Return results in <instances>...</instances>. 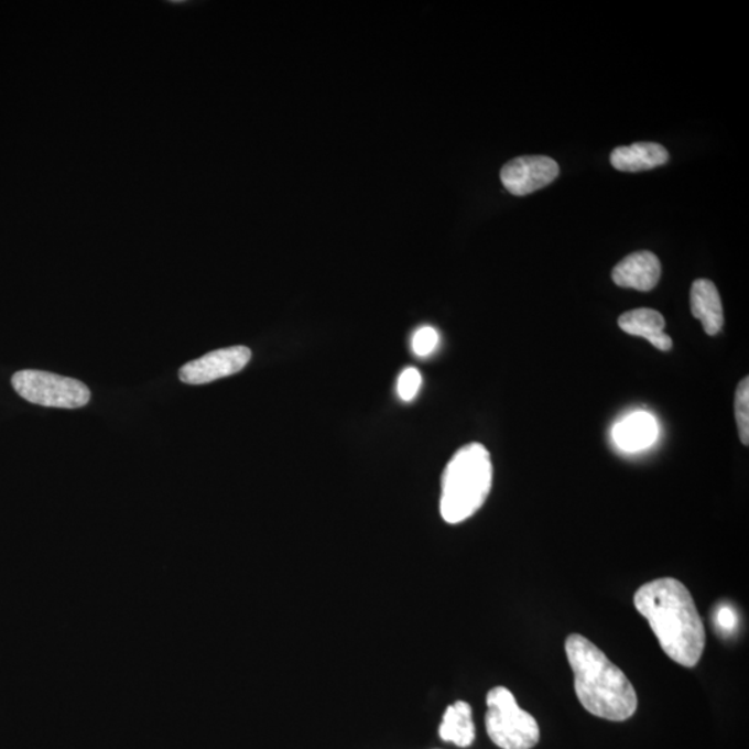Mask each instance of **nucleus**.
Listing matches in <instances>:
<instances>
[{
    "label": "nucleus",
    "instance_id": "nucleus-2",
    "mask_svg": "<svg viewBox=\"0 0 749 749\" xmlns=\"http://www.w3.org/2000/svg\"><path fill=\"white\" fill-rule=\"evenodd\" d=\"M566 656L575 674V692L583 708L598 718L623 721L637 710V694L626 674L597 645L571 634Z\"/></svg>",
    "mask_w": 749,
    "mask_h": 749
},
{
    "label": "nucleus",
    "instance_id": "nucleus-17",
    "mask_svg": "<svg viewBox=\"0 0 749 749\" xmlns=\"http://www.w3.org/2000/svg\"><path fill=\"white\" fill-rule=\"evenodd\" d=\"M716 623H718L720 630L730 633L731 630L736 629L737 615L730 607H721L716 615Z\"/></svg>",
    "mask_w": 749,
    "mask_h": 749
},
{
    "label": "nucleus",
    "instance_id": "nucleus-15",
    "mask_svg": "<svg viewBox=\"0 0 749 749\" xmlns=\"http://www.w3.org/2000/svg\"><path fill=\"white\" fill-rule=\"evenodd\" d=\"M422 384L421 372L416 368H406L401 372L398 392L401 400L411 401L419 394Z\"/></svg>",
    "mask_w": 749,
    "mask_h": 749
},
{
    "label": "nucleus",
    "instance_id": "nucleus-12",
    "mask_svg": "<svg viewBox=\"0 0 749 749\" xmlns=\"http://www.w3.org/2000/svg\"><path fill=\"white\" fill-rule=\"evenodd\" d=\"M669 153L662 144L654 142H637L630 146H620L611 153V164L623 173H639L666 164Z\"/></svg>",
    "mask_w": 749,
    "mask_h": 749
},
{
    "label": "nucleus",
    "instance_id": "nucleus-8",
    "mask_svg": "<svg viewBox=\"0 0 749 749\" xmlns=\"http://www.w3.org/2000/svg\"><path fill=\"white\" fill-rule=\"evenodd\" d=\"M661 278V261L651 251H636L615 267L612 280L620 287L650 292Z\"/></svg>",
    "mask_w": 749,
    "mask_h": 749
},
{
    "label": "nucleus",
    "instance_id": "nucleus-13",
    "mask_svg": "<svg viewBox=\"0 0 749 749\" xmlns=\"http://www.w3.org/2000/svg\"><path fill=\"white\" fill-rule=\"evenodd\" d=\"M438 736L443 741L456 743L467 748L475 741L476 730L473 719V708L465 701H457L444 712Z\"/></svg>",
    "mask_w": 749,
    "mask_h": 749
},
{
    "label": "nucleus",
    "instance_id": "nucleus-10",
    "mask_svg": "<svg viewBox=\"0 0 749 749\" xmlns=\"http://www.w3.org/2000/svg\"><path fill=\"white\" fill-rule=\"evenodd\" d=\"M612 436L615 443L625 452H641V449L649 448L655 443L658 436L656 421L649 412H634L614 427Z\"/></svg>",
    "mask_w": 749,
    "mask_h": 749
},
{
    "label": "nucleus",
    "instance_id": "nucleus-4",
    "mask_svg": "<svg viewBox=\"0 0 749 749\" xmlns=\"http://www.w3.org/2000/svg\"><path fill=\"white\" fill-rule=\"evenodd\" d=\"M486 730L490 740L501 749H532L540 740L536 719L519 708L507 687L491 688L486 698Z\"/></svg>",
    "mask_w": 749,
    "mask_h": 749
},
{
    "label": "nucleus",
    "instance_id": "nucleus-16",
    "mask_svg": "<svg viewBox=\"0 0 749 749\" xmlns=\"http://www.w3.org/2000/svg\"><path fill=\"white\" fill-rule=\"evenodd\" d=\"M438 344V334L436 329L431 326H424L415 332L412 337V350L419 357H427L436 349Z\"/></svg>",
    "mask_w": 749,
    "mask_h": 749
},
{
    "label": "nucleus",
    "instance_id": "nucleus-6",
    "mask_svg": "<svg viewBox=\"0 0 749 749\" xmlns=\"http://www.w3.org/2000/svg\"><path fill=\"white\" fill-rule=\"evenodd\" d=\"M250 360L249 347H227L185 363L180 369V379L186 384L210 383L242 371Z\"/></svg>",
    "mask_w": 749,
    "mask_h": 749
},
{
    "label": "nucleus",
    "instance_id": "nucleus-9",
    "mask_svg": "<svg viewBox=\"0 0 749 749\" xmlns=\"http://www.w3.org/2000/svg\"><path fill=\"white\" fill-rule=\"evenodd\" d=\"M618 324L626 334L644 337L656 349L662 351L672 349V337L663 332L666 325L665 318L655 310H631V312L620 315Z\"/></svg>",
    "mask_w": 749,
    "mask_h": 749
},
{
    "label": "nucleus",
    "instance_id": "nucleus-1",
    "mask_svg": "<svg viewBox=\"0 0 749 749\" xmlns=\"http://www.w3.org/2000/svg\"><path fill=\"white\" fill-rule=\"evenodd\" d=\"M634 606L649 620L663 652L679 665L693 667L703 656L705 628L688 588L673 577L645 583Z\"/></svg>",
    "mask_w": 749,
    "mask_h": 749
},
{
    "label": "nucleus",
    "instance_id": "nucleus-7",
    "mask_svg": "<svg viewBox=\"0 0 749 749\" xmlns=\"http://www.w3.org/2000/svg\"><path fill=\"white\" fill-rule=\"evenodd\" d=\"M560 175V165L545 156L511 160L501 170V182L511 195L527 196L547 186Z\"/></svg>",
    "mask_w": 749,
    "mask_h": 749
},
{
    "label": "nucleus",
    "instance_id": "nucleus-3",
    "mask_svg": "<svg viewBox=\"0 0 749 749\" xmlns=\"http://www.w3.org/2000/svg\"><path fill=\"white\" fill-rule=\"evenodd\" d=\"M493 484V465L484 444L470 443L449 459L442 476L441 513L444 521H467L484 507Z\"/></svg>",
    "mask_w": 749,
    "mask_h": 749
},
{
    "label": "nucleus",
    "instance_id": "nucleus-14",
    "mask_svg": "<svg viewBox=\"0 0 749 749\" xmlns=\"http://www.w3.org/2000/svg\"><path fill=\"white\" fill-rule=\"evenodd\" d=\"M736 421L743 446L749 444V378H743L736 390Z\"/></svg>",
    "mask_w": 749,
    "mask_h": 749
},
{
    "label": "nucleus",
    "instance_id": "nucleus-11",
    "mask_svg": "<svg viewBox=\"0 0 749 749\" xmlns=\"http://www.w3.org/2000/svg\"><path fill=\"white\" fill-rule=\"evenodd\" d=\"M690 303H692L694 317L703 323L706 334L709 336L718 335L724 328L725 317L715 283L708 280L695 281L692 286V294H690Z\"/></svg>",
    "mask_w": 749,
    "mask_h": 749
},
{
    "label": "nucleus",
    "instance_id": "nucleus-5",
    "mask_svg": "<svg viewBox=\"0 0 749 749\" xmlns=\"http://www.w3.org/2000/svg\"><path fill=\"white\" fill-rule=\"evenodd\" d=\"M12 384L15 392L24 400L32 404L52 406V409H83L90 400V390L87 384L52 372L34 371V369L15 372Z\"/></svg>",
    "mask_w": 749,
    "mask_h": 749
}]
</instances>
